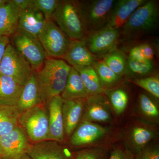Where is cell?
<instances>
[{"label": "cell", "mask_w": 159, "mask_h": 159, "mask_svg": "<svg viewBox=\"0 0 159 159\" xmlns=\"http://www.w3.org/2000/svg\"><path fill=\"white\" fill-rule=\"evenodd\" d=\"M71 66L61 58L48 57L36 71L41 99L46 104L61 95L65 87Z\"/></svg>", "instance_id": "obj_1"}, {"label": "cell", "mask_w": 159, "mask_h": 159, "mask_svg": "<svg viewBox=\"0 0 159 159\" xmlns=\"http://www.w3.org/2000/svg\"><path fill=\"white\" fill-rule=\"evenodd\" d=\"M51 19L71 40L84 39L88 34L79 1L59 0Z\"/></svg>", "instance_id": "obj_2"}, {"label": "cell", "mask_w": 159, "mask_h": 159, "mask_svg": "<svg viewBox=\"0 0 159 159\" xmlns=\"http://www.w3.org/2000/svg\"><path fill=\"white\" fill-rule=\"evenodd\" d=\"M159 12L157 1H146L134 11L121 29L122 35L132 39L153 31L158 25Z\"/></svg>", "instance_id": "obj_3"}, {"label": "cell", "mask_w": 159, "mask_h": 159, "mask_svg": "<svg viewBox=\"0 0 159 159\" xmlns=\"http://www.w3.org/2000/svg\"><path fill=\"white\" fill-rule=\"evenodd\" d=\"M19 125L30 141L36 143L48 140L49 116L46 104L41 103L21 113Z\"/></svg>", "instance_id": "obj_4"}, {"label": "cell", "mask_w": 159, "mask_h": 159, "mask_svg": "<svg viewBox=\"0 0 159 159\" xmlns=\"http://www.w3.org/2000/svg\"><path fill=\"white\" fill-rule=\"evenodd\" d=\"M33 72L29 62L9 43L0 63V74L11 77L16 82L24 86Z\"/></svg>", "instance_id": "obj_5"}, {"label": "cell", "mask_w": 159, "mask_h": 159, "mask_svg": "<svg viewBox=\"0 0 159 159\" xmlns=\"http://www.w3.org/2000/svg\"><path fill=\"white\" fill-rule=\"evenodd\" d=\"M9 40L10 43L29 62L33 71L39 70L48 57L37 37L17 30Z\"/></svg>", "instance_id": "obj_6"}, {"label": "cell", "mask_w": 159, "mask_h": 159, "mask_svg": "<svg viewBox=\"0 0 159 159\" xmlns=\"http://www.w3.org/2000/svg\"><path fill=\"white\" fill-rule=\"evenodd\" d=\"M116 2L114 0L79 1L88 33L106 26Z\"/></svg>", "instance_id": "obj_7"}, {"label": "cell", "mask_w": 159, "mask_h": 159, "mask_svg": "<svg viewBox=\"0 0 159 159\" xmlns=\"http://www.w3.org/2000/svg\"><path fill=\"white\" fill-rule=\"evenodd\" d=\"M38 39L48 57L55 58H61L71 41L51 19H46Z\"/></svg>", "instance_id": "obj_8"}, {"label": "cell", "mask_w": 159, "mask_h": 159, "mask_svg": "<svg viewBox=\"0 0 159 159\" xmlns=\"http://www.w3.org/2000/svg\"><path fill=\"white\" fill-rule=\"evenodd\" d=\"M110 129L93 122L81 120L69 139L74 148L99 146L97 144L108 137Z\"/></svg>", "instance_id": "obj_9"}, {"label": "cell", "mask_w": 159, "mask_h": 159, "mask_svg": "<svg viewBox=\"0 0 159 159\" xmlns=\"http://www.w3.org/2000/svg\"><path fill=\"white\" fill-rule=\"evenodd\" d=\"M120 32L119 30L105 26L97 31L89 32L84 38L87 48L95 57H103L117 49Z\"/></svg>", "instance_id": "obj_10"}, {"label": "cell", "mask_w": 159, "mask_h": 159, "mask_svg": "<svg viewBox=\"0 0 159 159\" xmlns=\"http://www.w3.org/2000/svg\"><path fill=\"white\" fill-rule=\"evenodd\" d=\"M28 136L19 125L8 134L0 137V157L20 159L28 154L31 144Z\"/></svg>", "instance_id": "obj_11"}, {"label": "cell", "mask_w": 159, "mask_h": 159, "mask_svg": "<svg viewBox=\"0 0 159 159\" xmlns=\"http://www.w3.org/2000/svg\"><path fill=\"white\" fill-rule=\"evenodd\" d=\"M27 154L32 159H75V154L70 148L52 140L31 144Z\"/></svg>", "instance_id": "obj_12"}, {"label": "cell", "mask_w": 159, "mask_h": 159, "mask_svg": "<svg viewBox=\"0 0 159 159\" xmlns=\"http://www.w3.org/2000/svg\"><path fill=\"white\" fill-rule=\"evenodd\" d=\"M81 120L93 122H112L111 112L102 94L89 95L86 98Z\"/></svg>", "instance_id": "obj_13"}, {"label": "cell", "mask_w": 159, "mask_h": 159, "mask_svg": "<svg viewBox=\"0 0 159 159\" xmlns=\"http://www.w3.org/2000/svg\"><path fill=\"white\" fill-rule=\"evenodd\" d=\"M64 100L60 95L52 98L46 103L49 116V133L48 140L63 143L65 141L62 116Z\"/></svg>", "instance_id": "obj_14"}, {"label": "cell", "mask_w": 159, "mask_h": 159, "mask_svg": "<svg viewBox=\"0 0 159 159\" xmlns=\"http://www.w3.org/2000/svg\"><path fill=\"white\" fill-rule=\"evenodd\" d=\"M157 136L156 131L150 125L138 123L127 131L125 137V148L133 154H136L148 145Z\"/></svg>", "instance_id": "obj_15"}, {"label": "cell", "mask_w": 159, "mask_h": 159, "mask_svg": "<svg viewBox=\"0 0 159 159\" xmlns=\"http://www.w3.org/2000/svg\"><path fill=\"white\" fill-rule=\"evenodd\" d=\"M146 2V0L116 1L106 26L120 31L134 11Z\"/></svg>", "instance_id": "obj_16"}, {"label": "cell", "mask_w": 159, "mask_h": 159, "mask_svg": "<svg viewBox=\"0 0 159 159\" xmlns=\"http://www.w3.org/2000/svg\"><path fill=\"white\" fill-rule=\"evenodd\" d=\"M61 59L71 66H93L97 59L87 48L84 40H71L65 54Z\"/></svg>", "instance_id": "obj_17"}, {"label": "cell", "mask_w": 159, "mask_h": 159, "mask_svg": "<svg viewBox=\"0 0 159 159\" xmlns=\"http://www.w3.org/2000/svg\"><path fill=\"white\" fill-rule=\"evenodd\" d=\"M85 99L64 100L62 106L63 121L65 136L67 139H70L81 120Z\"/></svg>", "instance_id": "obj_18"}, {"label": "cell", "mask_w": 159, "mask_h": 159, "mask_svg": "<svg viewBox=\"0 0 159 159\" xmlns=\"http://www.w3.org/2000/svg\"><path fill=\"white\" fill-rule=\"evenodd\" d=\"M46 19L41 11L29 8L20 11L17 30L38 38Z\"/></svg>", "instance_id": "obj_19"}, {"label": "cell", "mask_w": 159, "mask_h": 159, "mask_svg": "<svg viewBox=\"0 0 159 159\" xmlns=\"http://www.w3.org/2000/svg\"><path fill=\"white\" fill-rule=\"evenodd\" d=\"M42 103L36 71H33L29 80L23 86L16 107L22 113Z\"/></svg>", "instance_id": "obj_20"}, {"label": "cell", "mask_w": 159, "mask_h": 159, "mask_svg": "<svg viewBox=\"0 0 159 159\" xmlns=\"http://www.w3.org/2000/svg\"><path fill=\"white\" fill-rule=\"evenodd\" d=\"M20 11L11 0L0 8V37L9 38L16 32Z\"/></svg>", "instance_id": "obj_21"}, {"label": "cell", "mask_w": 159, "mask_h": 159, "mask_svg": "<svg viewBox=\"0 0 159 159\" xmlns=\"http://www.w3.org/2000/svg\"><path fill=\"white\" fill-rule=\"evenodd\" d=\"M64 100L85 99L89 94L79 73L71 66L65 87L60 95Z\"/></svg>", "instance_id": "obj_22"}, {"label": "cell", "mask_w": 159, "mask_h": 159, "mask_svg": "<svg viewBox=\"0 0 159 159\" xmlns=\"http://www.w3.org/2000/svg\"><path fill=\"white\" fill-rule=\"evenodd\" d=\"M23 87L11 77L0 74V104L16 106Z\"/></svg>", "instance_id": "obj_23"}, {"label": "cell", "mask_w": 159, "mask_h": 159, "mask_svg": "<svg viewBox=\"0 0 159 159\" xmlns=\"http://www.w3.org/2000/svg\"><path fill=\"white\" fill-rule=\"evenodd\" d=\"M20 114L16 106L0 104V137L9 133L19 125Z\"/></svg>", "instance_id": "obj_24"}, {"label": "cell", "mask_w": 159, "mask_h": 159, "mask_svg": "<svg viewBox=\"0 0 159 159\" xmlns=\"http://www.w3.org/2000/svg\"><path fill=\"white\" fill-rule=\"evenodd\" d=\"M74 68L79 73L89 95L104 93L105 90L100 85L97 72L93 66Z\"/></svg>", "instance_id": "obj_25"}, {"label": "cell", "mask_w": 159, "mask_h": 159, "mask_svg": "<svg viewBox=\"0 0 159 159\" xmlns=\"http://www.w3.org/2000/svg\"><path fill=\"white\" fill-rule=\"evenodd\" d=\"M93 66L97 72L100 85L105 90L115 88L122 80V77L115 74L102 60H96Z\"/></svg>", "instance_id": "obj_26"}, {"label": "cell", "mask_w": 159, "mask_h": 159, "mask_svg": "<svg viewBox=\"0 0 159 159\" xmlns=\"http://www.w3.org/2000/svg\"><path fill=\"white\" fill-rule=\"evenodd\" d=\"M102 60L115 74L121 77L125 74L127 58L122 51L115 49L103 56Z\"/></svg>", "instance_id": "obj_27"}, {"label": "cell", "mask_w": 159, "mask_h": 159, "mask_svg": "<svg viewBox=\"0 0 159 159\" xmlns=\"http://www.w3.org/2000/svg\"><path fill=\"white\" fill-rule=\"evenodd\" d=\"M154 70L153 62L139 61L128 58L125 74L129 77H143L150 74Z\"/></svg>", "instance_id": "obj_28"}, {"label": "cell", "mask_w": 159, "mask_h": 159, "mask_svg": "<svg viewBox=\"0 0 159 159\" xmlns=\"http://www.w3.org/2000/svg\"><path fill=\"white\" fill-rule=\"evenodd\" d=\"M104 93L108 97L115 112L118 115L122 114L128 104L129 97L127 93L122 89L114 88L106 90Z\"/></svg>", "instance_id": "obj_29"}, {"label": "cell", "mask_w": 159, "mask_h": 159, "mask_svg": "<svg viewBox=\"0 0 159 159\" xmlns=\"http://www.w3.org/2000/svg\"><path fill=\"white\" fill-rule=\"evenodd\" d=\"M140 110L147 119L157 120L159 119V111L157 105L147 94L142 93L139 97Z\"/></svg>", "instance_id": "obj_30"}, {"label": "cell", "mask_w": 159, "mask_h": 159, "mask_svg": "<svg viewBox=\"0 0 159 159\" xmlns=\"http://www.w3.org/2000/svg\"><path fill=\"white\" fill-rule=\"evenodd\" d=\"M108 148L102 145L89 147L74 153L75 159H108Z\"/></svg>", "instance_id": "obj_31"}, {"label": "cell", "mask_w": 159, "mask_h": 159, "mask_svg": "<svg viewBox=\"0 0 159 159\" xmlns=\"http://www.w3.org/2000/svg\"><path fill=\"white\" fill-rule=\"evenodd\" d=\"M132 82L144 89L157 99L159 98V79L157 76L135 78Z\"/></svg>", "instance_id": "obj_32"}, {"label": "cell", "mask_w": 159, "mask_h": 159, "mask_svg": "<svg viewBox=\"0 0 159 159\" xmlns=\"http://www.w3.org/2000/svg\"><path fill=\"white\" fill-rule=\"evenodd\" d=\"M58 2L59 0H30L29 8L41 11L46 19H51Z\"/></svg>", "instance_id": "obj_33"}, {"label": "cell", "mask_w": 159, "mask_h": 159, "mask_svg": "<svg viewBox=\"0 0 159 159\" xmlns=\"http://www.w3.org/2000/svg\"><path fill=\"white\" fill-rule=\"evenodd\" d=\"M135 155L134 159H159L158 146L147 145Z\"/></svg>", "instance_id": "obj_34"}, {"label": "cell", "mask_w": 159, "mask_h": 159, "mask_svg": "<svg viewBox=\"0 0 159 159\" xmlns=\"http://www.w3.org/2000/svg\"><path fill=\"white\" fill-rule=\"evenodd\" d=\"M134 155L126 148L117 147L110 154L108 159H134Z\"/></svg>", "instance_id": "obj_35"}, {"label": "cell", "mask_w": 159, "mask_h": 159, "mask_svg": "<svg viewBox=\"0 0 159 159\" xmlns=\"http://www.w3.org/2000/svg\"><path fill=\"white\" fill-rule=\"evenodd\" d=\"M148 61L153 62L155 56V50L153 47L148 43H143L138 45Z\"/></svg>", "instance_id": "obj_36"}, {"label": "cell", "mask_w": 159, "mask_h": 159, "mask_svg": "<svg viewBox=\"0 0 159 159\" xmlns=\"http://www.w3.org/2000/svg\"><path fill=\"white\" fill-rule=\"evenodd\" d=\"M128 58L139 61H146L145 57L138 45L133 47L130 49Z\"/></svg>", "instance_id": "obj_37"}, {"label": "cell", "mask_w": 159, "mask_h": 159, "mask_svg": "<svg viewBox=\"0 0 159 159\" xmlns=\"http://www.w3.org/2000/svg\"><path fill=\"white\" fill-rule=\"evenodd\" d=\"M10 43L9 38L6 36L0 37V63L7 46Z\"/></svg>", "instance_id": "obj_38"}, {"label": "cell", "mask_w": 159, "mask_h": 159, "mask_svg": "<svg viewBox=\"0 0 159 159\" xmlns=\"http://www.w3.org/2000/svg\"><path fill=\"white\" fill-rule=\"evenodd\" d=\"M15 6L21 11L29 8L30 0H11Z\"/></svg>", "instance_id": "obj_39"}, {"label": "cell", "mask_w": 159, "mask_h": 159, "mask_svg": "<svg viewBox=\"0 0 159 159\" xmlns=\"http://www.w3.org/2000/svg\"><path fill=\"white\" fill-rule=\"evenodd\" d=\"M8 2V0H0V8L2 7Z\"/></svg>", "instance_id": "obj_40"}, {"label": "cell", "mask_w": 159, "mask_h": 159, "mask_svg": "<svg viewBox=\"0 0 159 159\" xmlns=\"http://www.w3.org/2000/svg\"><path fill=\"white\" fill-rule=\"evenodd\" d=\"M20 159H32L31 158V157H30L29 156V155H28L27 154H25V155L23 156Z\"/></svg>", "instance_id": "obj_41"}, {"label": "cell", "mask_w": 159, "mask_h": 159, "mask_svg": "<svg viewBox=\"0 0 159 159\" xmlns=\"http://www.w3.org/2000/svg\"><path fill=\"white\" fill-rule=\"evenodd\" d=\"M0 159H2V158L0 157Z\"/></svg>", "instance_id": "obj_42"}, {"label": "cell", "mask_w": 159, "mask_h": 159, "mask_svg": "<svg viewBox=\"0 0 159 159\" xmlns=\"http://www.w3.org/2000/svg\"><path fill=\"white\" fill-rule=\"evenodd\" d=\"M0 156H1V152H0Z\"/></svg>", "instance_id": "obj_43"}]
</instances>
